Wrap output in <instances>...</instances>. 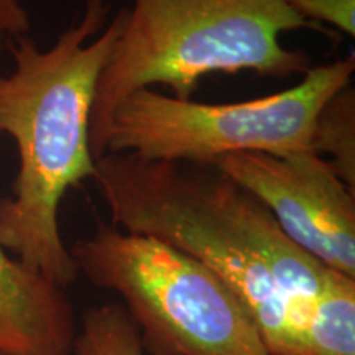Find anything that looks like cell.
Segmentation results:
<instances>
[{"label": "cell", "instance_id": "cell-1", "mask_svg": "<svg viewBox=\"0 0 355 355\" xmlns=\"http://www.w3.org/2000/svg\"><path fill=\"white\" fill-rule=\"evenodd\" d=\"M96 181L110 224L148 235L219 275L260 327L272 355H303L301 332L343 273L286 237L272 212L216 165L105 153Z\"/></svg>", "mask_w": 355, "mask_h": 355}, {"label": "cell", "instance_id": "cell-2", "mask_svg": "<svg viewBox=\"0 0 355 355\" xmlns=\"http://www.w3.org/2000/svg\"><path fill=\"white\" fill-rule=\"evenodd\" d=\"M109 0H86L81 19L48 50L26 35L8 43L15 68L0 76V137L19 152L12 196L0 199V245L30 272L66 288L79 270L60 230L64 194L96 175L91 115L127 8L105 25Z\"/></svg>", "mask_w": 355, "mask_h": 355}, {"label": "cell", "instance_id": "cell-3", "mask_svg": "<svg viewBox=\"0 0 355 355\" xmlns=\"http://www.w3.org/2000/svg\"><path fill=\"white\" fill-rule=\"evenodd\" d=\"M300 28L324 32L285 0H133L97 83L92 157L105 153L114 110L140 89L166 86L173 97L189 101L199 81L214 73L254 71L277 79L304 74L308 53L282 43L283 33Z\"/></svg>", "mask_w": 355, "mask_h": 355}, {"label": "cell", "instance_id": "cell-4", "mask_svg": "<svg viewBox=\"0 0 355 355\" xmlns=\"http://www.w3.org/2000/svg\"><path fill=\"white\" fill-rule=\"evenodd\" d=\"M71 255L91 285L121 296L148 355H272L237 293L158 239L97 222Z\"/></svg>", "mask_w": 355, "mask_h": 355}, {"label": "cell", "instance_id": "cell-5", "mask_svg": "<svg viewBox=\"0 0 355 355\" xmlns=\"http://www.w3.org/2000/svg\"><path fill=\"white\" fill-rule=\"evenodd\" d=\"M354 69L350 53L343 60L309 68L296 86L285 91L229 104L181 101L155 89H140L114 110L104 140L105 153L216 165L217 159L234 153L283 157L311 152L319 110L349 86Z\"/></svg>", "mask_w": 355, "mask_h": 355}, {"label": "cell", "instance_id": "cell-6", "mask_svg": "<svg viewBox=\"0 0 355 355\" xmlns=\"http://www.w3.org/2000/svg\"><path fill=\"white\" fill-rule=\"evenodd\" d=\"M216 166L272 212L291 242L355 278V193L313 152L234 153Z\"/></svg>", "mask_w": 355, "mask_h": 355}, {"label": "cell", "instance_id": "cell-7", "mask_svg": "<svg viewBox=\"0 0 355 355\" xmlns=\"http://www.w3.org/2000/svg\"><path fill=\"white\" fill-rule=\"evenodd\" d=\"M6 35L0 32V51ZM74 308L63 288L0 245V355H73Z\"/></svg>", "mask_w": 355, "mask_h": 355}, {"label": "cell", "instance_id": "cell-8", "mask_svg": "<svg viewBox=\"0 0 355 355\" xmlns=\"http://www.w3.org/2000/svg\"><path fill=\"white\" fill-rule=\"evenodd\" d=\"M301 344L303 355H355V278L340 275L319 296Z\"/></svg>", "mask_w": 355, "mask_h": 355}, {"label": "cell", "instance_id": "cell-9", "mask_svg": "<svg viewBox=\"0 0 355 355\" xmlns=\"http://www.w3.org/2000/svg\"><path fill=\"white\" fill-rule=\"evenodd\" d=\"M311 152L327 159L336 175L355 193V89L350 84L319 110Z\"/></svg>", "mask_w": 355, "mask_h": 355}, {"label": "cell", "instance_id": "cell-10", "mask_svg": "<svg viewBox=\"0 0 355 355\" xmlns=\"http://www.w3.org/2000/svg\"><path fill=\"white\" fill-rule=\"evenodd\" d=\"M74 355H145L140 334L119 303L92 306L81 316Z\"/></svg>", "mask_w": 355, "mask_h": 355}, {"label": "cell", "instance_id": "cell-11", "mask_svg": "<svg viewBox=\"0 0 355 355\" xmlns=\"http://www.w3.org/2000/svg\"><path fill=\"white\" fill-rule=\"evenodd\" d=\"M293 10L313 24H327L355 37V0H285Z\"/></svg>", "mask_w": 355, "mask_h": 355}, {"label": "cell", "instance_id": "cell-12", "mask_svg": "<svg viewBox=\"0 0 355 355\" xmlns=\"http://www.w3.org/2000/svg\"><path fill=\"white\" fill-rule=\"evenodd\" d=\"M30 30V17L21 0H0V32L6 37H21Z\"/></svg>", "mask_w": 355, "mask_h": 355}]
</instances>
